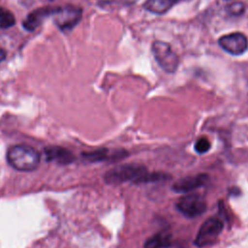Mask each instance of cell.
<instances>
[{
  "label": "cell",
  "instance_id": "15",
  "mask_svg": "<svg viewBox=\"0 0 248 248\" xmlns=\"http://www.w3.org/2000/svg\"><path fill=\"white\" fill-rule=\"evenodd\" d=\"M108 153L109 152L108 149L101 148V149H98L95 151L83 153V157L90 162H101V161L107 160L109 157Z\"/></svg>",
  "mask_w": 248,
  "mask_h": 248
},
{
  "label": "cell",
  "instance_id": "19",
  "mask_svg": "<svg viewBox=\"0 0 248 248\" xmlns=\"http://www.w3.org/2000/svg\"><path fill=\"white\" fill-rule=\"evenodd\" d=\"M49 1H52V0H49Z\"/></svg>",
  "mask_w": 248,
  "mask_h": 248
},
{
  "label": "cell",
  "instance_id": "1",
  "mask_svg": "<svg viewBox=\"0 0 248 248\" xmlns=\"http://www.w3.org/2000/svg\"><path fill=\"white\" fill-rule=\"evenodd\" d=\"M7 161L13 169L18 171H32L38 168L40 155L32 146L16 144L8 149Z\"/></svg>",
  "mask_w": 248,
  "mask_h": 248
},
{
  "label": "cell",
  "instance_id": "10",
  "mask_svg": "<svg viewBox=\"0 0 248 248\" xmlns=\"http://www.w3.org/2000/svg\"><path fill=\"white\" fill-rule=\"evenodd\" d=\"M46 160L54 161L58 164H70L75 160L74 155L67 149L59 146H51L45 149Z\"/></svg>",
  "mask_w": 248,
  "mask_h": 248
},
{
  "label": "cell",
  "instance_id": "2",
  "mask_svg": "<svg viewBox=\"0 0 248 248\" xmlns=\"http://www.w3.org/2000/svg\"><path fill=\"white\" fill-rule=\"evenodd\" d=\"M147 170L144 166L139 164H123L116 166L108 171L104 175V180L108 184H121L127 181H133L136 183L138 179L143 175Z\"/></svg>",
  "mask_w": 248,
  "mask_h": 248
},
{
  "label": "cell",
  "instance_id": "3",
  "mask_svg": "<svg viewBox=\"0 0 248 248\" xmlns=\"http://www.w3.org/2000/svg\"><path fill=\"white\" fill-rule=\"evenodd\" d=\"M151 50L159 66L167 73H174L179 65V58L172 50L170 44L163 41H155Z\"/></svg>",
  "mask_w": 248,
  "mask_h": 248
},
{
  "label": "cell",
  "instance_id": "13",
  "mask_svg": "<svg viewBox=\"0 0 248 248\" xmlns=\"http://www.w3.org/2000/svg\"><path fill=\"white\" fill-rule=\"evenodd\" d=\"M170 178L168 173H163V172H148L146 171L143 175H141L136 184H142V183H150V182H159V181H164Z\"/></svg>",
  "mask_w": 248,
  "mask_h": 248
},
{
  "label": "cell",
  "instance_id": "18",
  "mask_svg": "<svg viewBox=\"0 0 248 248\" xmlns=\"http://www.w3.org/2000/svg\"><path fill=\"white\" fill-rule=\"evenodd\" d=\"M6 55H7L6 50H5L3 47H0V64H1V62H2V61H4V60H5Z\"/></svg>",
  "mask_w": 248,
  "mask_h": 248
},
{
  "label": "cell",
  "instance_id": "4",
  "mask_svg": "<svg viewBox=\"0 0 248 248\" xmlns=\"http://www.w3.org/2000/svg\"><path fill=\"white\" fill-rule=\"evenodd\" d=\"M82 17V10L78 7L67 5L65 7H57L53 14V21L57 28L63 32L70 31L76 27Z\"/></svg>",
  "mask_w": 248,
  "mask_h": 248
},
{
  "label": "cell",
  "instance_id": "6",
  "mask_svg": "<svg viewBox=\"0 0 248 248\" xmlns=\"http://www.w3.org/2000/svg\"><path fill=\"white\" fill-rule=\"evenodd\" d=\"M176 208L184 216L195 218L206 210V202L199 194H189L181 197L177 201Z\"/></svg>",
  "mask_w": 248,
  "mask_h": 248
},
{
  "label": "cell",
  "instance_id": "14",
  "mask_svg": "<svg viewBox=\"0 0 248 248\" xmlns=\"http://www.w3.org/2000/svg\"><path fill=\"white\" fill-rule=\"evenodd\" d=\"M16 24V17L14 14L4 8L0 7V28L1 29H8L13 27Z\"/></svg>",
  "mask_w": 248,
  "mask_h": 248
},
{
  "label": "cell",
  "instance_id": "11",
  "mask_svg": "<svg viewBox=\"0 0 248 248\" xmlns=\"http://www.w3.org/2000/svg\"><path fill=\"white\" fill-rule=\"evenodd\" d=\"M171 233L165 230L146 239L144 248H167L170 245Z\"/></svg>",
  "mask_w": 248,
  "mask_h": 248
},
{
  "label": "cell",
  "instance_id": "9",
  "mask_svg": "<svg viewBox=\"0 0 248 248\" xmlns=\"http://www.w3.org/2000/svg\"><path fill=\"white\" fill-rule=\"evenodd\" d=\"M207 180L208 176L205 173H200L194 176H186L176 180L172 184L171 188L176 193H188L205 185Z\"/></svg>",
  "mask_w": 248,
  "mask_h": 248
},
{
  "label": "cell",
  "instance_id": "8",
  "mask_svg": "<svg viewBox=\"0 0 248 248\" xmlns=\"http://www.w3.org/2000/svg\"><path fill=\"white\" fill-rule=\"evenodd\" d=\"M56 10L57 7H42L33 10L22 21V27L28 32H33L44 22L46 17L53 16Z\"/></svg>",
  "mask_w": 248,
  "mask_h": 248
},
{
  "label": "cell",
  "instance_id": "5",
  "mask_svg": "<svg viewBox=\"0 0 248 248\" xmlns=\"http://www.w3.org/2000/svg\"><path fill=\"white\" fill-rule=\"evenodd\" d=\"M224 223L222 219L218 217L208 218L200 228L197 236L195 238V245L203 247L212 244L216 241L219 234L223 231Z\"/></svg>",
  "mask_w": 248,
  "mask_h": 248
},
{
  "label": "cell",
  "instance_id": "17",
  "mask_svg": "<svg viewBox=\"0 0 248 248\" xmlns=\"http://www.w3.org/2000/svg\"><path fill=\"white\" fill-rule=\"evenodd\" d=\"M194 147H195V150H196L197 153L203 154V153L207 152L210 149L211 144H210V141L206 138H200L196 141Z\"/></svg>",
  "mask_w": 248,
  "mask_h": 248
},
{
  "label": "cell",
  "instance_id": "16",
  "mask_svg": "<svg viewBox=\"0 0 248 248\" xmlns=\"http://www.w3.org/2000/svg\"><path fill=\"white\" fill-rule=\"evenodd\" d=\"M226 12L229 16H239L244 14L245 12V6L242 2H232L226 6Z\"/></svg>",
  "mask_w": 248,
  "mask_h": 248
},
{
  "label": "cell",
  "instance_id": "7",
  "mask_svg": "<svg viewBox=\"0 0 248 248\" xmlns=\"http://www.w3.org/2000/svg\"><path fill=\"white\" fill-rule=\"evenodd\" d=\"M219 46L232 55H240L248 47V40L241 32H233L224 35L218 40Z\"/></svg>",
  "mask_w": 248,
  "mask_h": 248
},
{
  "label": "cell",
  "instance_id": "12",
  "mask_svg": "<svg viewBox=\"0 0 248 248\" xmlns=\"http://www.w3.org/2000/svg\"><path fill=\"white\" fill-rule=\"evenodd\" d=\"M179 0H146L143 8L153 14L162 15L168 12Z\"/></svg>",
  "mask_w": 248,
  "mask_h": 248
}]
</instances>
